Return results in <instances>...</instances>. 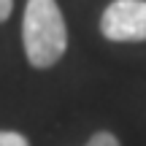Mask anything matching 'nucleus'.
<instances>
[{"instance_id":"nucleus-1","label":"nucleus","mask_w":146,"mask_h":146,"mask_svg":"<svg viewBox=\"0 0 146 146\" xmlns=\"http://www.w3.org/2000/svg\"><path fill=\"white\" fill-rule=\"evenodd\" d=\"M22 41H25L27 62L33 68L43 70L60 62V57L68 49V30L62 11L54 0H27Z\"/></svg>"},{"instance_id":"nucleus-2","label":"nucleus","mask_w":146,"mask_h":146,"mask_svg":"<svg viewBox=\"0 0 146 146\" xmlns=\"http://www.w3.org/2000/svg\"><path fill=\"white\" fill-rule=\"evenodd\" d=\"M100 33L116 43L146 41V0H114L100 16Z\"/></svg>"},{"instance_id":"nucleus-3","label":"nucleus","mask_w":146,"mask_h":146,"mask_svg":"<svg viewBox=\"0 0 146 146\" xmlns=\"http://www.w3.org/2000/svg\"><path fill=\"white\" fill-rule=\"evenodd\" d=\"M84 146H122L119 143V138L114 135V133H108V130H100V133H95L92 138H89Z\"/></svg>"},{"instance_id":"nucleus-4","label":"nucleus","mask_w":146,"mask_h":146,"mask_svg":"<svg viewBox=\"0 0 146 146\" xmlns=\"http://www.w3.org/2000/svg\"><path fill=\"white\" fill-rule=\"evenodd\" d=\"M0 146H30L27 138L22 133H11V130H0Z\"/></svg>"},{"instance_id":"nucleus-5","label":"nucleus","mask_w":146,"mask_h":146,"mask_svg":"<svg viewBox=\"0 0 146 146\" xmlns=\"http://www.w3.org/2000/svg\"><path fill=\"white\" fill-rule=\"evenodd\" d=\"M11 8H14V0H0V22L11 16Z\"/></svg>"}]
</instances>
